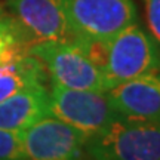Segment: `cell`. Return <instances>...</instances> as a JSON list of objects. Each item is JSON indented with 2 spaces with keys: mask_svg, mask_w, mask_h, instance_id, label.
<instances>
[{
  "mask_svg": "<svg viewBox=\"0 0 160 160\" xmlns=\"http://www.w3.org/2000/svg\"><path fill=\"white\" fill-rule=\"evenodd\" d=\"M93 160H160V123L116 117L89 138Z\"/></svg>",
  "mask_w": 160,
  "mask_h": 160,
  "instance_id": "1",
  "label": "cell"
},
{
  "mask_svg": "<svg viewBox=\"0 0 160 160\" xmlns=\"http://www.w3.org/2000/svg\"><path fill=\"white\" fill-rule=\"evenodd\" d=\"M154 73H160V48L137 22L108 40L104 68L107 92L123 82Z\"/></svg>",
  "mask_w": 160,
  "mask_h": 160,
  "instance_id": "2",
  "label": "cell"
},
{
  "mask_svg": "<svg viewBox=\"0 0 160 160\" xmlns=\"http://www.w3.org/2000/svg\"><path fill=\"white\" fill-rule=\"evenodd\" d=\"M30 53L42 61L51 82L70 89L107 92L104 73L74 42L36 43L31 46Z\"/></svg>",
  "mask_w": 160,
  "mask_h": 160,
  "instance_id": "3",
  "label": "cell"
},
{
  "mask_svg": "<svg viewBox=\"0 0 160 160\" xmlns=\"http://www.w3.org/2000/svg\"><path fill=\"white\" fill-rule=\"evenodd\" d=\"M49 114L93 137L117 117L107 92L70 89L51 82Z\"/></svg>",
  "mask_w": 160,
  "mask_h": 160,
  "instance_id": "4",
  "label": "cell"
},
{
  "mask_svg": "<svg viewBox=\"0 0 160 160\" xmlns=\"http://www.w3.org/2000/svg\"><path fill=\"white\" fill-rule=\"evenodd\" d=\"M68 24L76 37L110 40L137 22L133 0H64Z\"/></svg>",
  "mask_w": 160,
  "mask_h": 160,
  "instance_id": "5",
  "label": "cell"
},
{
  "mask_svg": "<svg viewBox=\"0 0 160 160\" xmlns=\"http://www.w3.org/2000/svg\"><path fill=\"white\" fill-rule=\"evenodd\" d=\"M27 160H80L89 137L53 116L19 132Z\"/></svg>",
  "mask_w": 160,
  "mask_h": 160,
  "instance_id": "6",
  "label": "cell"
},
{
  "mask_svg": "<svg viewBox=\"0 0 160 160\" xmlns=\"http://www.w3.org/2000/svg\"><path fill=\"white\" fill-rule=\"evenodd\" d=\"M13 19L31 45L42 42H74L64 0H9Z\"/></svg>",
  "mask_w": 160,
  "mask_h": 160,
  "instance_id": "7",
  "label": "cell"
},
{
  "mask_svg": "<svg viewBox=\"0 0 160 160\" xmlns=\"http://www.w3.org/2000/svg\"><path fill=\"white\" fill-rule=\"evenodd\" d=\"M107 95L119 117L160 123V73L123 82Z\"/></svg>",
  "mask_w": 160,
  "mask_h": 160,
  "instance_id": "8",
  "label": "cell"
},
{
  "mask_svg": "<svg viewBox=\"0 0 160 160\" xmlns=\"http://www.w3.org/2000/svg\"><path fill=\"white\" fill-rule=\"evenodd\" d=\"M49 116V91L46 86H31L0 101V129L24 131Z\"/></svg>",
  "mask_w": 160,
  "mask_h": 160,
  "instance_id": "9",
  "label": "cell"
},
{
  "mask_svg": "<svg viewBox=\"0 0 160 160\" xmlns=\"http://www.w3.org/2000/svg\"><path fill=\"white\" fill-rule=\"evenodd\" d=\"M49 74L40 59L27 53L0 65V101L31 86H46Z\"/></svg>",
  "mask_w": 160,
  "mask_h": 160,
  "instance_id": "10",
  "label": "cell"
},
{
  "mask_svg": "<svg viewBox=\"0 0 160 160\" xmlns=\"http://www.w3.org/2000/svg\"><path fill=\"white\" fill-rule=\"evenodd\" d=\"M31 42L12 17L0 15V65L30 53Z\"/></svg>",
  "mask_w": 160,
  "mask_h": 160,
  "instance_id": "11",
  "label": "cell"
},
{
  "mask_svg": "<svg viewBox=\"0 0 160 160\" xmlns=\"http://www.w3.org/2000/svg\"><path fill=\"white\" fill-rule=\"evenodd\" d=\"M19 132L0 129V160H27Z\"/></svg>",
  "mask_w": 160,
  "mask_h": 160,
  "instance_id": "12",
  "label": "cell"
},
{
  "mask_svg": "<svg viewBox=\"0 0 160 160\" xmlns=\"http://www.w3.org/2000/svg\"><path fill=\"white\" fill-rule=\"evenodd\" d=\"M142 6L148 33L160 48V0H142Z\"/></svg>",
  "mask_w": 160,
  "mask_h": 160,
  "instance_id": "13",
  "label": "cell"
},
{
  "mask_svg": "<svg viewBox=\"0 0 160 160\" xmlns=\"http://www.w3.org/2000/svg\"><path fill=\"white\" fill-rule=\"evenodd\" d=\"M0 15H2V9H0Z\"/></svg>",
  "mask_w": 160,
  "mask_h": 160,
  "instance_id": "14",
  "label": "cell"
}]
</instances>
